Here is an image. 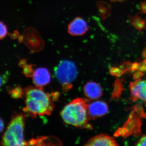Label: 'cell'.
Returning <instances> with one entry per match:
<instances>
[{"mask_svg":"<svg viewBox=\"0 0 146 146\" xmlns=\"http://www.w3.org/2000/svg\"><path fill=\"white\" fill-rule=\"evenodd\" d=\"M58 94H50L42 87L29 86L23 90L25 107L23 111L33 117L49 115L54 107V101L58 98Z\"/></svg>","mask_w":146,"mask_h":146,"instance_id":"1","label":"cell"},{"mask_svg":"<svg viewBox=\"0 0 146 146\" xmlns=\"http://www.w3.org/2000/svg\"><path fill=\"white\" fill-rule=\"evenodd\" d=\"M89 102L87 99L77 98L65 105L60 114L64 122L78 128L91 129L88 111Z\"/></svg>","mask_w":146,"mask_h":146,"instance_id":"2","label":"cell"},{"mask_svg":"<svg viewBox=\"0 0 146 146\" xmlns=\"http://www.w3.org/2000/svg\"><path fill=\"white\" fill-rule=\"evenodd\" d=\"M26 115L16 113L3 135L1 145L2 146H28L24 136Z\"/></svg>","mask_w":146,"mask_h":146,"instance_id":"3","label":"cell"},{"mask_svg":"<svg viewBox=\"0 0 146 146\" xmlns=\"http://www.w3.org/2000/svg\"><path fill=\"white\" fill-rule=\"evenodd\" d=\"M55 75L62 85L64 91L70 90L77 76L78 71L75 63L70 60H62L55 69Z\"/></svg>","mask_w":146,"mask_h":146,"instance_id":"4","label":"cell"},{"mask_svg":"<svg viewBox=\"0 0 146 146\" xmlns=\"http://www.w3.org/2000/svg\"><path fill=\"white\" fill-rule=\"evenodd\" d=\"M141 124L140 117L133 111L131 113L124 127L118 130V134L127 135V133L131 134L134 132L139 133Z\"/></svg>","mask_w":146,"mask_h":146,"instance_id":"5","label":"cell"},{"mask_svg":"<svg viewBox=\"0 0 146 146\" xmlns=\"http://www.w3.org/2000/svg\"><path fill=\"white\" fill-rule=\"evenodd\" d=\"M130 90L133 101L140 99L146 102V80L139 79L134 82H131Z\"/></svg>","mask_w":146,"mask_h":146,"instance_id":"6","label":"cell"},{"mask_svg":"<svg viewBox=\"0 0 146 146\" xmlns=\"http://www.w3.org/2000/svg\"><path fill=\"white\" fill-rule=\"evenodd\" d=\"M88 111L91 119L94 120L107 114L108 111V106L104 101H96L89 104Z\"/></svg>","mask_w":146,"mask_h":146,"instance_id":"7","label":"cell"},{"mask_svg":"<svg viewBox=\"0 0 146 146\" xmlns=\"http://www.w3.org/2000/svg\"><path fill=\"white\" fill-rule=\"evenodd\" d=\"M84 146H119L117 141L111 136L100 134L89 139Z\"/></svg>","mask_w":146,"mask_h":146,"instance_id":"8","label":"cell"},{"mask_svg":"<svg viewBox=\"0 0 146 146\" xmlns=\"http://www.w3.org/2000/svg\"><path fill=\"white\" fill-rule=\"evenodd\" d=\"M51 74L49 71L46 68H39L33 72V81L35 86L43 87L48 84L50 82Z\"/></svg>","mask_w":146,"mask_h":146,"instance_id":"9","label":"cell"},{"mask_svg":"<svg viewBox=\"0 0 146 146\" xmlns=\"http://www.w3.org/2000/svg\"><path fill=\"white\" fill-rule=\"evenodd\" d=\"M88 29L87 23L81 18H77L68 26V32L72 35L79 36L85 34Z\"/></svg>","mask_w":146,"mask_h":146,"instance_id":"10","label":"cell"},{"mask_svg":"<svg viewBox=\"0 0 146 146\" xmlns=\"http://www.w3.org/2000/svg\"><path fill=\"white\" fill-rule=\"evenodd\" d=\"M84 95L91 100H97L102 96V90L98 84L94 82H89L83 88Z\"/></svg>","mask_w":146,"mask_h":146,"instance_id":"11","label":"cell"},{"mask_svg":"<svg viewBox=\"0 0 146 146\" xmlns=\"http://www.w3.org/2000/svg\"><path fill=\"white\" fill-rule=\"evenodd\" d=\"M129 21L133 26L138 31L142 32L146 29V21L138 15L129 16Z\"/></svg>","mask_w":146,"mask_h":146,"instance_id":"12","label":"cell"},{"mask_svg":"<svg viewBox=\"0 0 146 146\" xmlns=\"http://www.w3.org/2000/svg\"><path fill=\"white\" fill-rule=\"evenodd\" d=\"M102 17L104 19H106L110 16L111 11V6L110 4L104 2H100L98 4Z\"/></svg>","mask_w":146,"mask_h":146,"instance_id":"13","label":"cell"},{"mask_svg":"<svg viewBox=\"0 0 146 146\" xmlns=\"http://www.w3.org/2000/svg\"><path fill=\"white\" fill-rule=\"evenodd\" d=\"M123 90V88L121 82L119 79H118L115 81V84H114V90H113L112 96L111 97V100L113 99L119 98Z\"/></svg>","mask_w":146,"mask_h":146,"instance_id":"14","label":"cell"},{"mask_svg":"<svg viewBox=\"0 0 146 146\" xmlns=\"http://www.w3.org/2000/svg\"><path fill=\"white\" fill-rule=\"evenodd\" d=\"M9 94L11 98L14 99H18L23 97V90L20 86L15 88H10L9 90Z\"/></svg>","mask_w":146,"mask_h":146,"instance_id":"15","label":"cell"},{"mask_svg":"<svg viewBox=\"0 0 146 146\" xmlns=\"http://www.w3.org/2000/svg\"><path fill=\"white\" fill-rule=\"evenodd\" d=\"M110 74L112 75L115 76L120 77L123 74L127 71L125 69L114 67V68H110Z\"/></svg>","mask_w":146,"mask_h":146,"instance_id":"16","label":"cell"},{"mask_svg":"<svg viewBox=\"0 0 146 146\" xmlns=\"http://www.w3.org/2000/svg\"><path fill=\"white\" fill-rule=\"evenodd\" d=\"M8 33L7 27L5 24L0 21V39L4 38Z\"/></svg>","mask_w":146,"mask_h":146,"instance_id":"17","label":"cell"},{"mask_svg":"<svg viewBox=\"0 0 146 146\" xmlns=\"http://www.w3.org/2000/svg\"><path fill=\"white\" fill-rule=\"evenodd\" d=\"M136 146H146V135L141 137Z\"/></svg>","mask_w":146,"mask_h":146,"instance_id":"18","label":"cell"},{"mask_svg":"<svg viewBox=\"0 0 146 146\" xmlns=\"http://www.w3.org/2000/svg\"><path fill=\"white\" fill-rule=\"evenodd\" d=\"M7 82V76L0 74V91L4 84H5Z\"/></svg>","mask_w":146,"mask_h":146,"instance_id":"19","label":"cell"},{"mask_svg":"<svg viewBox=\"0 0 146 146\" xmlns=\"http://www.w3.org/2000/svg\"><path fill=\"white\" fill-rule=\"evenodd\" d=\"M143 75V73L141 71H138L134 73V74H133V77L135 79L138 80L139 79V78H141Z\"/></svg>","mask_w":146,"mask_h":146,"instance_id":"20","label":"cell"},{"mask_svg":"<svg viewBox=\"0 0 146 146\" xmlns=\"http://www.w3.org/2000/svg\"><path fill=\"white\" fill-rule=\"evenodd\" d=\"M141 9L142 12L146 14V1L141 3Z\"/></svg>","mask_w":146,"mask_h":146,"instance_id":"21","label":"cell"},{"mask_svg":"<svg viewBox=\"0 0 146 146\" xmlns=\"http://www.w3.org/2000/svg\"><path fill=\"white\" fill-rule=\"evenodd\" d=\"M4 126L5 124L3 120L0 117V133H1L3 130Z\"/></svg>","mask_w":146,"mask_h":146,"instance_id":"22","label":"cell"},{"mask_svg":"<svg viewBox=\"0 0 146 146\" xmlns=\"http://www.w3.org/2000/svg\"><path fill=\"white\" fill-rule=\"evenodd\" d=\"M110 1L112 2H121L124 0H110Z\"/></svg>","mask_w":146,"mask_h":146,"instance_id":"23","label":"cell"},{"mask_svg":"<svg viewBox=\"0 0 146 146\" xmlns=\"http://www.w3.org/2000/svg\"></svg>","mask_w":146,"mask_h":146,"instance_id":"24","label":"cell"}]
</instances>
